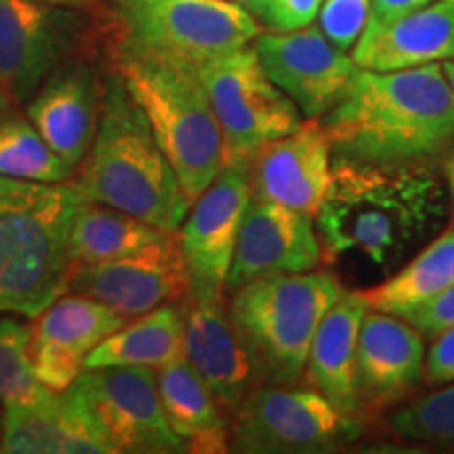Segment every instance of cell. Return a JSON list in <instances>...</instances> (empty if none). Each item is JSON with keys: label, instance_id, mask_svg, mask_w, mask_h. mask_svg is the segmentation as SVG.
I'll list each match as a JSON object with an SVG mask.
<instances>
[{"label": "cell", "instance_id": "obj_3", "mask_svg": "<svg viewBox=\"0 0 454 454\" xmlns=\"http://www.w3.org/2000/svg\"><path fill=\"white\" fill-rule=\"evenodd\" d=\"M72 179L87 200L167 231H177L192 207L150 122L112 67L106 74L98 130Z\"/></svg>", "mask_w": 454, "mask_h": 454}, {"label": "cell", "instance_id": "obj_31", "mask_svg": "<svg viewBox=\"0 0 454 454\" xmlns=\"http://www.w3.org/2000/svg\"><path fill=\"white\" fill-rule=\"evenodd\" d=\"M87 357L61 345L32 339V366L36 381L51 394H66L84 371Z\"/></svg>", "mask_w": 454, "mask_h": 454}, {"label": "cell", "instance_id": "obj_17", "mask_svg": "<svg viewBox=\"0 0 454 454\" xmlns=\"http://www.w3.org/2000/svg\"><path fill=\"white\" fill-rule=\"evenodd\" d=\"M333 147L320 121L263 145L251 160L253 196L316 217L333 181Z\"/></svg>", "mask_w": 454, "mask_h": 454}, {"label": "cell", "instance_id": "obj_2", "mask_svg": "<svg viewBox=\"0 0 454 454\" xmlns=\"http://www.w3.org/2000/svg\"><path fill=\"white\" fill-rule=\"evenodd\" d=\"M333 162L395 167L446 154L454 99L442 64L377 72L357 67L337 104L317 118Z\"/></svg>", "mask_w": 454, "mask_h": 454}, {"label": "cell", "instance_id": "obj_29", "mask_svg": "<svg viewBox=\"0 0 454 454\" xmlns=\"http://www.w3.org/2000/svg\"><path fill=\"white\" fill-rule=\"evenodd\" d=\"M32 325L17 317H0V402L27 404L51 391L36 381L32 366Z\"/></svg>", "mask_w": 454, "mask_h": 454}, {"label": "cell", "instance_id": "obj_27", "mask_svg": "<svg viewBox=\"0 0 454 454\" xmlns=\"http://www.w3.org/2000/svg\"><path fill=\"white\" fill-rule=\"evenodd\" d=\"M130 317L87 294L66 293L34 317V340L55 343L87 357Z\"/></svg>", "mask_w": 454, "mask_h": 454}, {"label": "cell", "instance_id": "obj_20", "mask_svg": "<svg viewBox=\"0 0 454 454\" xmlns=\"http://www.w3.org/2000/svg\"><path fill=\"white\" fill-rule=\"evenodd\" d=\"M357 67L377 72L442 64L454 57V0H434L385 24L366 21L351 49Z\"/></svg>", "mask_w": 454, "mask_h": 454}, {"label": "cell", "instance_id": "obj_40", "mask_svg": "<svg viewBox=\"0 0 454 454\" xmlns=\"http://www.w3.org/2000/svg\"><path fill=\"white\" fill-rule=\"evenodd\" d=\"M3 431H4V404L0 402V442H3Z\"/></svg>", "mask_w": 454, "mask_h": 454}, {"label": "cell", "instance_id": "obj_6", "mask_svg": "<svg viewBox=\"0 0 454 454\" xmlns=\"http://www.w3.org/2000/svg\"><path fill=\"white\" fill-rule=\"evenodd\" d=\"M345 286L333 271L278 274L230 293V316L257 362L263 385L297 383L311 340Z\"/></svg>", "mask_w": 454, "mask_h": 454}, {"label": "cell", "instance_id": "obj_23", "mask_svg": "<svg viewBox=\"0 0 454 454\" xmlns=\"http://www.w3.org/2000/svg\"><path fill=\"white\" fill-rule=\"evenodd\" d=\"M156 383L170 427L185 442L187 452H230V417L190 362L158 368Z\"/></svg>", "mask_w": 454, "mask_h": 454}, {"label": "cell", "instance_id": "obj_39", "mask_svg": "<svg viewBox=\"0 0 454 454\" xmlns=\"http://www.w3.org/2000/svg\"><path fill=\"white\" fill-rule=\"evenodd\" d=\"M442 70H444V76H446L448 87H450V93H452V99H454V57H452V59L442 61Z\"/></svg>", "mask_w": 454, "mask_h": 454}, {"label": "cell", "instance_id": "obj_24", "mask_svg": "<svg viewBox=\"0 0 454 454\" xmlns=\"http://www.w3.org/2000/svg\"><path fill=\"white\" fill-rule=\"evenodd\" d=\"M185 360L184 308L167 303L130 317L87 356L84 368L145 366L158 368Z\"/></svg>", "mask_w": 454, "mask_h": 454}, {"label": "cell", "instance_id": "obj_10", "mask_svg": "<svg viewBox=\"0 0 454 454\" xmlns=\"http://www.w3.org/2000/svg\"><path fill=\"white\" fill-rule=\"evenodd\" d=\"M196 72L217 116L225 162L253 160L261 147L305 121L294 101L271 82L253 43L207 59Z\"/></svg>", "mask_w": 454, "mask_h": 454}, {"label": "cell", "instance_id": "obj_7", "mask_svg": "<svg viewBox=\"0 0 454 454\" xmlns=\"http://www.w3.org/2000/svg\"><path fill=\"white\" fill-rule=\"evenodd\" d=\"M107 51L127 49L187 66L251 44L261 24L230 0H107Z\"/></svg>", "mask_w": 454, "mask_h": 454}, {"label": "cell", "instance_id": "obj_11", "mask_svg": "<svg viewBox=\"0 0 454 454\" xmlns=\"http://www.w3.org/2000/svg\"><path fill=\"white\" fill-rule=\"evenodd\" d=\"M66 394L87 412L114 452H187L164 412L154 368H84Z\"/></svg>", "mask_w": 454, "mask_h": 454}, {"label": "cell", "instance_id": "obj_4", "mask_svg": "<svg viewBox=\"0 0 454 454\" xmlns=\"http://www.w3.org/2000/svg\"><path fill=\"white\" fill-rule=\"evenodd\" d=\"M87 198L57 184L0 177V314L36 317L67 291L70 234Z\"/></svg>", "mask_w": 454, "mask_h": 454}, {"label": "cell", "instance_id": "obj_41", "mask_svg": "<svg viewBox=\"0 0 454 454\" xmlns=\"http://www.w3.org/2000/svg\"><path fill=\"white\" fill-rule=\"evenodd\" d=\"M7 107H11L9 101H7V98H4V95H3V90H0V110H7Z\"/></svg>", "mask_w": 454, "mask_h": 454}, {"label": "cell", "instance_id": "obj_26", "mask_svg": "<svg viewBox=\"0 0 454 454\" xmlns=\"http://www.w3.org/2000/svg\"><path fill=\"white\" fill-rule=\"evenodd\" d=\"M454 284V223L440 231L427 247L387 280L360 291L368 308L402 316Z\"/></svg>", "mask_w": 454, "mask_h": 454}, {"label": "cell", "instance_id": "obj_38", "mask_svg": "<svg viewBox=\"0 0 454 454\" xmlns=\"http://www.w3.org/2000/svg\"><path fill=\"white\" fill-rule=\"evenodd\" d=\"M36 3H47V4H57V7H72V9L90 11V9L98 7L101 0H36Z\"/></svg>", "mask_w": 454, "mask_h": 454}, {"label": "cell", "instance_id": "obj_12", "mask_svg": "<svg viewBox=\"0 0 454 454\" xmlns=\"http://www.w3.org/2000/svg\"><path fill=\"white\" fill-rule=\"evenodd\" d=\"M251 200V160H234L225 162L213 184L192 202L177 234L194 299L225 297L240 225Z\"/></svg>", "mask_w": 454, "mask_h": 454}, {"label": "cell", "instance_id": "obj_42", "mask_svg": "<svg viewBox=\"0 0 454 454\" xmlns=\"http://www.w3.org/2000/svg\"><path fill=\"white\" fill-rule=\"evenodd\" d=\"M230 3H236V4H240V7L247 9V7H248V3H251V0H230Z\"/></svg>", "mask_w": 454, "mask_h": 454}, {"label": "cell", "instance_id": "obj_14", "mask_svg": "<svg viewBox=\"0 0 454 454\" xmlns=\"http://www.w3.org/2000/svg\"><path fill=\"white\" fill-rule=\"evenodd\" d=\"M177 231L133 257L74 265L66 293L87 294L127 317L179 303L192 286Z\"/></svg>", "mask_w": 454, "mask_h": 454}, {"label": "cell", "instance_id": "obj_8", "mask_svg": "<svg viewBox=\"0 0 454 454\" xmlns=\"http://www.w3.org/2000/svg\"><path fill=\"white\" fill-rule=\"evenodd\" d=\"M364 434L357 414L339 411L311 385H261L230 419V450L240 454H325Z\"/></svg>", "mask_w": 454, "mask_h": 454}, {"label": "cell", "instance_id": "obj_28", "mask_svg": "<svg viewBox=\"0 0 454 454\" xmlns=\"http://www.w3.org/2000/svg\"><path fill=\"white\" fill-rule=\"evenodd\" d=\"M72 175L26 114L0 110V177L57 184Z\"/></svg>", "mask_w": 454, "mask_h": 454}, {"label": "cell", "instance_id": "obj_21", "mask_svg": "<svg viewBox=\"0 0 454 454\" xmlns=\"http://www.w3.org/2000/svg\"><path fill=\"white\" fill-rule=\"evenodd\" d=\"M0 452L114 454L104 434L67 394H49L27 404L4 406Z\"/></svg>", "mask_w": 454, "mask_h": 454}, {"label": "cell", "instance_id": "obj_15", "mask_svg": "<svg viewBox=\"0 0 454 454\" xmlns=\"http://www.w3.org/2000/svg\"><path fill=\"white\" fill-rule=\"evenodd\" d=\"M322 263V244L311 215L254 198L244 213L227 293L259 278L303 274Z\"/></svg>", "mask_w": 454, "mask_h": 454}, {"label": "cell", "instance_id": "obj_19", "mask_svg": "<svg viewBox=\"0 0 454 454\" xmlns=\"http://www.w3.org/2000/svg\"><path fill=\"white\" fill-rule=\"evenodd\" d=\"M356 377L362 412L395 404L425 379L423 334L402 317L368 308L357 334Z\"/></svg>", "mask_w": 454, "mask_h": 454}, {"label": "cell", "instance_id": "obj_1", "mask_svg": "<svg viewBox=\"0 0 454 454\" xmlns=\"http://www.w3.org/2000/svg\"><path fill=\"white\" fill-rule=\"evenodd\" d=\"M448 194L425 162L371 167L334 162L333 181L316 213L322 261L360 259L391 271L440 230Z\"/></svg>", "mask_w": 454, "mask_h": 454}, {"label": "cell", "instance_id": "obj_35", "mask_svg": "<svg viewBox=\"0 0 454 454\" xmlns=\"http://www.w3.org/2000/svg\"><path fill=\"white\" fill-rule=\"evenodd\" d=\"M425 377L429 383H454V326L438 333L425 356Z\"/></svg>", "mask_w": 454, "mask_h": 454}, {"label": "cell", "instance_id": "obj_9", "mask_svg": "<svg viewBox=\"0 0 454 454\" xmlns=\"http://www.w3.org/2000/svg\"><path fill=\"white\" fill-rule=\"evenodd\" d=\"M99 44L107 51V30L84 9L0 0V90L11 107L26 106L57 67Z\"/></svg>", "mask_w": 454, "mask_h": 454}, {"label": "cell", "instance_id": "obj_22", "mask_svg": "<svg viewBox=\"0 0 454 454\" xmlns=\"http://www.w3.org/2000/svg\"><path fill=\"white\" fill-rule=\"evenodd\" d=\"M368 311L360 291H345L326 311L311 340L305 379L308 385L328 397L339 411L362 417L357 395L356 349L362 320Z\"/></svg>", "mask_w": 454, "mask_h": 454}, {"label": "cell", "instance_id": "obj_13", "mask_svg": "<svg viewBox=\"0 0 454 454\" xmlns=\"http://www.w3.org/2000/svg\"><path fill=\"white\" fill-rule=\"evenodd\" d=\"M253 47L271 82L294 101L305 121L325 116L357 70L354 57L328 41L314 24L288 32H261Z\"/></svg>", "mask_w": 454, "mask_h": 454}, {"label": "cell", "instance_id": "obj_25", "mask_svg": "<svg viewBox=\"0 0 454 454\" xmlns=\"http://www.w3.org/2000/svg\"><path fill=\"white\" fill-rule=\"evenodd\" d=\"M173 231L147 223L135 215L84 200L70 234L74 265L106 263L133 257L167 240Z\"/></svg>", "mask_w": 454, "mask_h": 454}, {"label": "cell", "instance_id": "obj_18", "mask_svg": "<svg viewBox=\"0 0 454 454\" xmlns=\"http://www.w3.org/2000/svg\"><path fill=\"white\" fill-rule=\"evenodd\" d=\"M106 78L87 59L57 67L26 104V116L67 168L87 156L99 122Z\"/></svg>", "mask_w": 454, "mask_h": 454}, {"label": "cell", "instance_id": "obj_5", "mask_svg": "<svg viewBox=\"0 0 454 454\" xmlns=\"http://www.w3.org/2000/svg\"><path fill=\"white\" fill-rule=\"evenodd\" d=\"M107 55L192 204L225 164L217 116L196 67L127 49H110Z\"/></svg>", "mask_w": 454, "mask_h": 454}, {"label": "cell", "instance_id": "obj_36", "mask_svg": "<svg viewBox=\"0 0 454 454\" xmlns=\"http://www.w3.org/2000/svg\"><path fill=\"white\" fill-rule=\"evenodd\" d=\"M429 3H434V0H371L368 21H372V24H385V21L412 13V11L421 9Z\"/></svg>", "mask_w": 454, "mask_h": 454}, {"label": "cell", "instance_id": "obj_30", "mask_svg": "<svg viewBox=\"0 0 454 454\" xmlns=\"http://www.w3.org/2000/svg\"><path fill=\"white\" fill-rule=\"evenodd\" d=\"M387 431L414 444L454 450V383L395 411L387 421Z\"/></svg>", "mask_w": 454, "mask_h": 454}, {"label": "cell", "instance_id": "obj_37", "mask_svg": "<svg viewBox=\"0 0 454 454\" xmlns=\"http://www.w3.org/2000/svg\"><path fill=\"white\" fill-rule=\"evenodd\" d=\"M444 181L448 187V198L452 204V215H454V141L444 154Z\"/></svg>", "mask_w": 454, "mask_h": 454}, {"label": "cell", "instance_id": "obj_33", "mask_svg": "<svg viewBox=\"0 0 454 454\" xmlns=\"http://www.w3.org/2000/svg\"><path fill=\"white\" fill-rule=\"evenodd\" d=\"M325 0H251L247 11L271 32L299 30L314 24Z\"/></svg>", "mask_w": 454, "mask_h": 454}, {"label": "cell", "instance_id": "obj_34", "mask_svg": "<svg viewBox=\"0 0 454 454\" xmlns=\"http://www.w3.org/2000/svg\"><path fill=\"white\" fill-rule=\"evenodd\" d=\"M406 320L408 325L417 328L425 337L434 339L435 334L454 326V284L442 291L435 297H431L417 308L408 309L406 314L397 316Z\"/></svg>", "mask_w": 454, "mask_h": 454}, {"label": "cell", "instance_id": "obj_32", "mask_svg": "<svg viewBox=\"0 0 454 454\" xmlns=\"http://www.w3.org/2000/svg\"><path fill=\"white\" fill-rule=\"evenodd\" d=\"M368 13L371 0H325L317 17L328 41L349 53L364 30Z\"/></svg>", "mask_w": 454, "mask_h": 454}, {"label": "cell", "instance_id": "obj_16", "mask_svg": "<svg viewBox=\"0 0 454 454\" xmlns=\"http://www.w3.org/2000/svg\"><path fill=\"white\" fill-rule=\"evenodd\" d=\"M181 308L185 360L231 419L242 402L263 385L257 362L231 320L225 297L202 301L190 294L181 301Z\"/></svg>", "mask_w": 454, "mask_h": 454}]
</instances>
